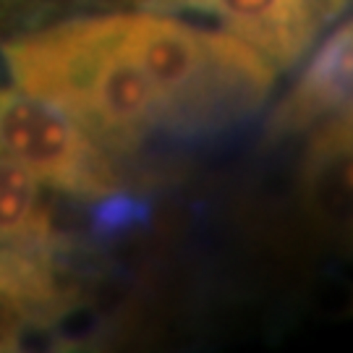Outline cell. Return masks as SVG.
I'll return each mask as SVG.
<instances>
[{"mask_svg": "<svg viewBox=\"0 0 353 353\" xmlns=\"http://www.w3.org/2000/svg\"><path fill=\"white\" fill-rule=\"evenodd\" d=\"M3 58L16 89L61 110L108 152H131L163 126L157 92L123 48L121 13L13 39Z\"/></svg>", "mask_w": 353, "mask_h": 353, "instance_id": "obj_1", "label": "cell"}, {"mask_svg": "<svg viewBox=\"0 0 353 353\" xmlns=\"http://www.w3.org/2000/svg\"><path fill=\"white\" fill-rule=\"evenodd\" d=\"M126 52L160 100L163 128L204 134L256 113L278 68L249 42L163 13H121Z\"/></svg>", "mask_w": 353, "mask_h": 353, "instance_id": "obj_2", "label": "cell"}, {"mask_svg": "<svg viewBox=\"0 0 353 353\" xmlns=\"http://www.w3.org/2000/svg\"><path fill=\"white\" fill-rule=\"evenodd\" d=\"M0 154L79 199H108L123 189L110 152L48 102L0 87Z\"/></svg>", "mask_w": 353, "mask_h": 353, "instance_id": "obj_3", "label": "cell"}, {"mask_svg": "<svg viewBox=\"0 0 353 353\" xmlns=\"http://www.w3.org/2000/svg\"><path fill=\"white\" fill-rule=\"evenodd\" d=\"M348 0H150L157 11H199L249 42L275 68H290L309 52Z\"/></svg>", "mask_w": 353, "mask_h": 353, "instance_id": "obj_4", "label": "cell"}, {"mask_svg": "<svg viewBox=\"0 0 353 353\" xmlns=\"http://www.w3.org/2000/svg\"><path fill=\"white\" fill-rule=\"evenodd\" d=\"M351 113V24L338 26L270 118L272 137H288Z\"/></svg>", "mask_w": 353, "mask_h": 353, "instance_id": "obj_5", "label": "cell"}, {"mask_svg": "<svg viewBox=\"0 0 353 353\" xmlns=\"http://www.w3.org/2000/svg\"><path fill=\"white\" fill-rule=\"evenodd\" d=\"M68 301L55 256L0 249V351L19 348L29 330L50 325Z\"/></svg>", "mask_w": 353, "mask_h": 353, "instance_id": "obj_6", "label": "cell"}, {"mask_svg": "<svg viewBox=\"0 0 353 353\" xmlns=\"http://www.w3.org/2000/svg\"><path fill=\"white\" fill-rule=\"evenodd\" d=\"M61 236L42 181L0 154V249L55 256Z\"/></svg>", "mask_w": 353, "mask_h": 353, "instance_id": "obj_7", "label": "cell"}, {"mask_svg": "<svg viewBox=\"0 0 353 353\" xmlns=\"http://www.w3.org/2000/svg\"><path fill=\"white\" fill-rule=\"evenodd\" d=\"M351 191V113L335 115L322 123L306 152L303 194L309 210L332 225H341L348 214Z\"/></svg>", "mask_w": 353, "mask_h": 353, "instance_id": "obj_8", "label": "cell"}]
</instances>
